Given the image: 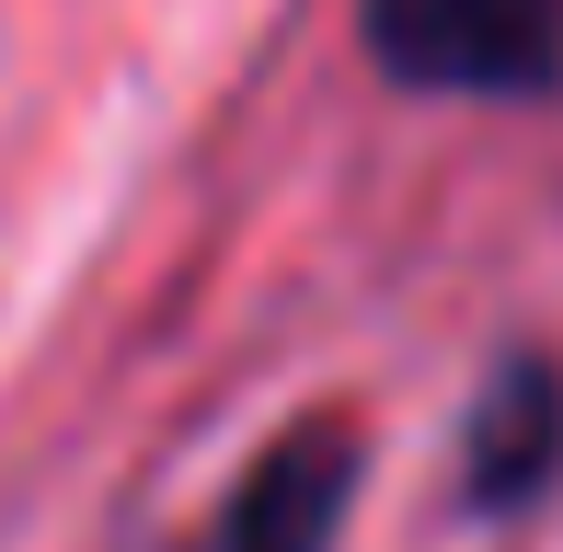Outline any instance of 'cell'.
<instances>
[{
  "mask_svg": "<svg viewBox=\"0 0 563 552\" xmlns=\"http://www.w3.org/2000/svg\"><path fill=\"white\" fill-rule=\"evenodd\" d=\"M379 81L426 104H529L563 92V0H356Z\"/></svg>",
  "mask_w": 563,
  "mask_h": 552,
  "instance_id": "1",
  "label": "cell"
},
{
  "mask_svg": "<svg viewBox=\"0 0 563 552\" xmlns=\"http://www.w3.org/2000/svg\"><path fill=\"white\" fill-rule=\"evenodd\" d=\"M356 472H368V449H356L345 415L276 438L265 461H253V484L230 495V518L208 530V552H334L345 507H356Z\"/></svg>",
  "mask_w": 563,
  "mask_h": 552,
  "instance_id": "2",
  "label": "cell"
},
{
  "mask_svg": "<svg viewBox=\"0 0 563 552\" xmlns=\"http://www.w3.org/2000/svg\"><path fill=\"white\" fill-rule=\"evenodd\" d=\"M552 461H563V391H552L541 357H518L483 391V415H472V495L483 507H518Z\"/></svg>",
  "mask_w": 563,
  "mask_h": 552,
  "instance_id": "3",
  "label": "cell"
}]
</instances>
